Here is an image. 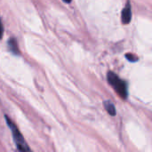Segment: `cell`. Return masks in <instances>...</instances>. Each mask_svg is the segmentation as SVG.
<instances>
[{
	"instance_id": "6da1fadb",
	"label": "cell",
	"mask_w": 152,
	"mask_h": 152,
	"mask_svg": "<svg viewBox=\"0 0 152 152\" xmlns=\"http://www.w3.org/2000/svg\"><path fill=\"white\" fill-rule=\"evenodd\" d=\"M5 121L12 132V137H13V141L16 144V147L18 149L19 152H32V151L30 150V148L28 147V143L26 142L23 135L21 134V133L19 131L17 126L14 124V122L8 117V116H4Z\"/></svg>"
},
{
	"instance_id": "7a4b0ae2",
	"label": "cell",
	"mask_w": 152,
	"mask_h": 152,
	"mask_svg": "<svg viewBox=\"0 0 152 152\" xmlns=\"http://www.w3.org/2000/svg\"><path fill=\"white\" fill-rule=\"evenodd\" d=\"M107 78L109 84L114 88V90L118 94V95L121 98L126 99L127 97V86L126 82L111 71L108 72Z\"/></svg>"
},
{
	"instance_id": "3957f363",
	"label": "cell",
	"mask_w": 152,
	"mask_h": 152,
	"mask_svg": "<svg viewBox=\"0 0 152 152\" xmlns=\"http://www.w3.org/2000/svg\"><path fill=\"white\" fill-rule=\"evenodd\" d=\"M131 19H132V8L130 3L127 2L125 8L122 10L121 20L124 24H128L131 21Z\"/></svg>"
},
{
	"instance_id": "277c9868",
	"label": "cell",
	"mask_w": 152,
	"mask_h": 152,
	"mask_svg": "<svg viewBox=\"0 0 152 152\" xmlns=\"http://www.w3.org/2000/svg\"><path fill=\"white\" fill-rule=\"evenodd\" d=\"M7 46H8V49L9 51L14 54V55H20V50H19V47H18V43H17V40L14 38V37H11L8 42H7Z\"/></svg>"
},
{
	"instance_id": "5b68a950",
	"label": "cell",
	"mask_w": 152,
	"mask_h": 152,
	"mask_svg": "<svg viewBox=\"0 0 152 152\" xmlns=\"http://www.w3.org/2000/svg\"><path fill=\"white\" fill-rule=\"evenodd\" d=\"M104 107H105L107 112H108L110 115H111V116H115V115H116V108H115V106H114V104H113L112 102H109V101L105 102Z\"/></svg>"
},
{
	"instance_id": "8992f818",
	"label": "cell",
	"mask_w": 152,
	"mask_h": 152,
	"mask_svg": "<svg viewBox=\"0 0 152 152\" xmlns=\"http://www.w3.org/2000/svg\"><path fill=\"white\" fill-rule=\"evenodd\" d=\"M126 58L128 59V61H130L132 62H134V61H138V58L136 56H134V54H126Z\"/></svg>"
},
{
	"instance_id": "52a82bcc",
	"label": "cell",
	"mask_w": 152,
	"mask_h": 152,
	"mask_svg": "<svg viewBox=\"0 0 152 152\" xmlns=\"http://www.w3.org/2000/svg\"><path fill=\"white\" fill-rule=\"evenodd\" d=\"M3 33H4V28H3V24H2L1 20H0V38H2Z\"/></svg>"
},
{
	"instance_id": "ba28073f",
	"label": "cell",
	"mask_w": 152,
	"mask_h": 152,
	"mask_svg": "<svg viewBox=\"0 0 152 152\" xmlns=\"http://www.w3.org/2000/svg\"><path fill=\"white\" fill-rule=\"evenodd\" d=\"M62 1H63V2H65V3H68V4L71 2V0H62Z\"/></svg>"
}]
</instances>
